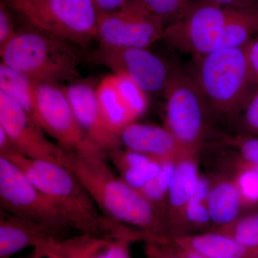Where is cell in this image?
I'll return each mask as SVG.
<instances>
[{
    "instance_id": "6da1fadb",
    "label": "cell",
    "mask_w": 258,
    "mask_h": 258,
    "mask_svg": "<svg viewBox=\"0 0 258 258\" xmlns=\"http://www.w3.org/2000/svg\"><path fill=\"white\" fill-rule=\"evenodd\" d=\"M107 158L106 153L64 151L62 165L81 181L102 215L110 221L143 232L147 241L160 242L169 237L164 215L139 190L115 175L107 164Z\"/></svg>"
},
{
    "instance_id": "7a4b0ae2",
    "label": "cell",
    "mask_w": 258,
    "mask_h": 258,
    "mask_svg": "<svg viewBox=\"0 0 258 258\" xmlns=\"http://www.w3.org/2000/svg\"><path fill=\"white\" fill-rule=\"evenodd\" d=\"M55 205L71 228L81 233L144 242L140 231L110 221L102 215L78 178L61 164L12 153L6 157Z\"/></svg>"
},
{
    "instance_id": "3957f363",
    "label": "cell",
    "mask_w": 258,
    "mask_h": 258,
    "mask_svg": "<svg viewBox=\"0 0 258 258\" xmlns=\"http://www.w3.org/2000/svg\"><path fill=\"white\" fill-rule=\"evenodd\" d=\"M72 44L37 30L17 32L0 49L2 63L37 84L77 81L79 57Z\"/></svg>"
},
{
    "instance_id": "277c9868",
    "label": "cell",
    "mask_w": 258,
    "mask_h": 258,
    "mask_svg": "<svg viewBox=\"0 0 258 258\" xmlns=\"http://www.w3.org/2000/svg\"><path fill=\"white\" fill-rule=\"evenodd\" d=\"M212 111L240 114L257 88L252 83L244 47L217 49L195 57L190 73Z\"/></svg>"
},
{
    "instance_id": "5b68a950",
    "label": "cell",
    "mask_w": 258,
    "mask_h": 258,
    "mask_svg": "<svg viewBox=\"0 0 258 258\" xmlns=\"http://www.w3.org/2000/svg\"><path fill=\"white\" fill-rule=\"evenodd\" d=\"M31 24L71 44L84 45L96 38L98 11L92 0H9Z\"/></svg>"
},
{
    "instance_id": "8992f818",
    "label": "cell",
    "mask_w": 258,
    "mask_h": 258,
    "mask_svg": "<svg viewBox=\"0 0 258 258\" xmlns=\"http://www.w3.org/2000/svg\"><path fill=\"white\" fill-rule=\"evenodd\" d=\"M165 125L183 147L197 152L208 128L212 111L192 76L175 68L164 91Z\"/></svg>"
},
{
    "instance_id": "52a82bcc",
    "label": "cell",
    "mask_w": 258,
    "mask_h": 258,
    "mask_svg": "<svg viewBox=\"0 0 258 258\" xmlns=\"http://www.w3.org/2000/svg\"><path fill=\"white\" fill-rule=\"evenodd\" d=\"M228 10L208 0L190 1L182 14L165 26L162 40L195 57L210 53L220 48Z\"/></svg>"
},
{
    "instance_id": "ba28073f",
    "label": "cell",
    "mask_w": 258,
    "mask_h": 258,
    "mask_svg": "<svg viewBox=\"0 0 258 258\" xmlns=\"http://www.w3.org/2000/svg\"><path fill=\"white\" fill-rule=\"evenodd\" d=\"M1 210L42 224L64 235L71 228L53 203L35 186L21 169L0 157Z\"/></svg>"
},
{
    "instance_id": "9c48e42d",
    "label": "cell",
    "mask_w": 258,
    "mask_h": 258,
    "mask_svg": "<svg viewBox=\"0 0 258 258\" xmlns=\"http://www.w3.org/2000/svg\"><path fill=\"white\" fill-rule=\"evenodd\" d=\"M36 94L39 125L64 151L79 154L105 152L83 132L63 86L51 83L37 84Z\"/></svg>"
},
{
    "instance_id": "30bf717a",
    "label": "cell",
    "mask_w": 258,
    "mask_h": 258,
    "mask_svg": "<svg viewBox=\"0 0 258 258\" xmlns=\"http://www.w3.org/2000/svg\"><path fill=\"white\" fill-rule=\"evenodd\" d=\"M165 25L144 11L134 0L119 10L98 13L96 38L99 46L110 48L144 47L162 39Z\"/></svg>"
},
{
    "instance_id": "8fae6325",
    "label": "cell",
    "mask_w": 258,
    "mask_h": 258,
    "mask_svg": "<svg viewBox=\"0 0 258 258\" xmlns=\"http://www.w3.org/2000/svg\"><path fill=\"white\" fill-rule=\"evenodd\" d=\"M94 58L111 69L113 74L128 78L146 93L164 92L175 69H171L159 56L144 47L99 46Z\"/></svg>"
},
{
    "instance_id": "7c38bea8",
    "label": "cell",
    "mask_w": 258,
    "mask_h": 258,
    "mask_svg": "<svg viewBox=\"0 0 258 258\" xmlns=\"http://www.w3.org/2000/svg\"><path fill=\"white\" fill-rule=\"evenodd\" d=\"M0 127L9 136L18 152L35 160L62 165L64 150L45 137V132L23 108L0 92Z\"/></svg>"
},
{
    "instance_id": "4fadbf2b",
    "label": "cell",
    "mask_w": 258,
    "mask_h": 258,
    "mask_svg": "<svg viewBox=\"0 0 258 258\" xmlns=\"http://www.w3.org/2000/svg\"><path fill=\"white\" fill-rule=\"evenodd\" d=\"M96 93L103 118L118 135L147 110L146 93L122 75L113 74L103 78L96 86Z\"/></svg>"
},
{
    "instance_id": "5bb4252c",
    "label": "cell",
    "mask_w": 258,
    "mask_h": 258,
    "mask_svg": "<svg viewBox=\"0 0 258 258\" xmlns=\"http://www.w3.org/2000/svg\"><path fill=\"white\" fill-rule=\"evenodd\" d=\"M76 119L85 134L105 152L123 147L118 134L114 133L103 118L98 104L96 86L89 81H77L63 86Z\"/></svg>"
},
{
    "instance_id": "9a60e30c",
    "label": "cell",
    "mask_w": 258,
    "mask_h": 258,
    "mask_svg": "<svg viewBox=\"0 0 258 258\" xmlns=\"http://www.w3.org/2000/svg\"><path fill=\"white\" fill-rule=\"evenodd\" d=\"M118 136L123 147L159 162L178 161L186 154L197 153L183 147L166 127L134 122L122 129Z\"/></svg>"
},
{
    "instance_id": "2e32d148",
    "label": "cell",
    "mask_w": 258,
    "mask_h": 258,
    "mask_svg": "<svg viewBox=\"0 0 258 258\" xmlns=\"http://www.w3.org/2000/svg\"><path fill=\"white\" fill-rule=\"evenodd\" d=\"M132 241L82 234L37 247L47 258H131Z\"/></svg>"
},
{
    "instance_id": "e0dca14e",
    "label": "cell",
    "mask_w": 258,
    "mask_h": 258,
    "mask_svg": "<svg viewBox=\"0 0 258 258\" xmlns=\"http://www.w3.org/2000/svg\"><path fill=\"white\" fill-rule=\"evenodd\" d=\"M200 176L196 153L186 154L176 162L165 211L169 237L186 234L185 209L196 189Z\"/></svg>"
},
{
    "instance_id": "ac0fdd59",
    "label": "cell",
    "mask_w": 258,
    "mask_h": 258,
    "mask_svg": "<svg viewBox=\"0 0 258 258\" xmlns=\"http://www.w3.org/2000/svg\"><path fill=\"white\" fill-rule=\"evenodd\" d=\"M63 235L38 222L0 210V258H10L28 247H42Z\"/></svg>"
},
{
    "instance_id": "d6986e66",
    "label": "cell",
    "mask_w": 258,
    "mask_h": 258,
    "mask_svg": "<svg viewBox=\"0 0 258 258\" xmlns=\"http://www.w3.org/2000/svg\"><path fill=\"white\" fill-rule=\"evenodd\" d=\"M170 238L212 258H258V247L245 245L214 231Z\"/></svg>"
},
{
    "instance_id": "ffe728a7",
    "label": "cell",
    "mask_w": 258,
    "mask_h": 258,
    "mask_svg": "<svg viewBox=\"0 0 258 258\" xmlns=\"http://www.w3.org/2000/svg\"><path fill=\"white\" fill-rule=\"evenodd\" d=\"M208 207L212 230L236 221L244 206L235 180L222 179L215 181L210 186Z\"/></svg>"
},
{
    "instance_id": "44dd1931",
    "label": "cell",
    "mask_w": 258,
    "mask_h": 258,
    "mask_svg": "<svg viewBox=\"0 0 258 258\" xmlns=\"http://www.w3.org/2000/svg\"><path fill=\"white\" fill-rule=\"evenodd\" d=\"M36 88L37 83L1 62L0 92L21 107L39 125Z\"/></svg>"
},
{
    "instance_id": "7402d4cb",
    "label": "cell",
    "mask_w": 258,
    "mask_h": 258,
    "mask_svg": "<svg viewBox=\"0 0 258 258\" xmlns=\"http://www.w3.org/2000/svg\"><path fill=\"white\" fill-rule=\"evenodd\" d=\"M258 34V8H229L220 48L245 46Z\"/></svg>"
},
{
    "instance_id": "603a6c76",
    "label": "cell",
    "mask_w": 258,
    "mask_h": 258,
    "mask_svg": "<svg viewBox=\"0 0 258 258\" xmlns=\"http://www.w3.org/2000/svg\"><path fill=\"white\" fill-rule=\"evenodd\" d=\"M210 183L205 176H200L196 189L185 209L186 234L191 235L193 230L203 232L212 230V224L209 214L208 199Z\"/></svg>"
},
{
    "instance_id": "cb8c5ba5",
    "label": "cell",
    "mask_w": 258,
    "mask_h": 258,
    "mask_svg": "<svg viewBox=\"0 0 258 258\" xmlns=\"http://www.w3.org/2000/svg\"><path fill=\"white\" fill-rule=\"evenodd\" d=\"M177 161H166L161 163V168L157 176L139 190L158 211L165 217L168 192Z\"/></svg>"
},
{
    "instance_id": "d4e9b609",
    "label": "cell",
    "mask_w": 258,
    "mask_h": 258,
    "mask_svg": "<svg viewBox=\"0 0 258 258\" xmlns=\"http://www.w3.org/2000/svg\"><path fill=\"white\" fill-rule=\"evenodd\" d=\"M211 231L228 236L245 245L258 247V210L239 217L230 225Z\"/></svg>"
},
{
    "instance_id": "484cf974",
    "label": "cell",
    "mask_w": 258,
    "mask_h": 258,
    "mask_svg": "<svg viewBox=\"0 0 258 258\" xmlns=\"http://www.w3.org/2000/svg\"><path fill=\"white\" fill-rule=\"evenodd\" d=\"M237 166L233 179L240 191L244 208H256L258 207V172L253 166L242 160Z\"/></svg>"
},
{
    "instance_id": "4316f807",
    "label": "cell",
    "mask_w": 258,
    "mask_h": 258,
    "mask_svg": "<svg viewBox=\"0 0 258 258\" xmlns=\"http://www.w3.org/2000/svg\"><path fill=\"white\" fill-rule=\"evenodd\" d=\"M149 15L161 19L164 25L179 18L191 0H134Z\"/></svg>"
},
{
    "instance_id": "83f0119b",
    "label": "cell",
    "mask_w": 258,
    "mask_h": 258,
    "mask_svg": "<svg viewBox=\"0 0 258 258\" xmlns=\"http://www.w3.org/2000/svg\"><path fill=\"white\" fill-rule=\"evenodd\" d=\"M235 147L239 159L247 164L258 166V137L240 134L227 142Z\"/></svg>"
},
{
    "instance_id": "f1b7e54d",
    "label": "cell",
    "mask_w": 258,
    "mask_h": 258,
    "mask_svg": "<svg viewBox=\"0 0 258 258\" xmlns=\"http://www.w3.org/2000/svg\"><path fill=\"white\" fill-rule=\"evenodd\" d=\"M242 134L258 137V88L241 112Z\"/></svg>"
},
{
    "instance_id": "f546056e",
    "label": "cell",
    "mask_w": 258,
    "mask_h": 258,
    "mask_svg": "<svg viewBox=\"0 0 258 258\" xmlns=\"http://www.w3.org/2000/svg\"><path fill=\"white\" fill-rule=\"evenodd\" d=\"M13 18L5 3L0 5V49L5 47L16 35Z\"/></svg>"
},
{
    "instance_id": "4dcf8cb0",
    "label": "cell",
    "mask_w": 258,
    "mask_h": 258,
    "mask_svg": "<svg viewBox=\"0 0 258 258\" xmlns=\"http://www.w3.org/2000/svg\"><path fill=\"white\" fill-rule=\"evenodd\" d=\"M249 74L252 83L258 88V36L254 37L244 46Z\"/></svg>"
},
{
    "instance_id": "1f68e13d",
    "label": "cell",
    "mask_w": 258,
    "mask_h": 258,
    "mask_svg": "<svg viewBox=\"0 0 258 258\" xmlns=\"http://www.w3.org/2000/svg\"><path fill=\"white\" fill-rule=\"evenodd\" d=\"M144 243L145 258H181L165 242L147 241Z\"/></svg>"
},
{
    "instance_id": "d6a6232c",
    "label": "cell",
    "mask_w": 258,
    "mask_h": 258,
    "mask_svg": "<svg viewBox=\"0 0 258 258\" xmlns=\"http://www.w3.org/2000/svg\"><path fill=\"white\" fill-rule=\"evenodd\" d=\"M161 242H165L176 254L181 258H212L195 249L176 243L170 237H168Z\"/></svg>"
},
{
    "instance_id": "836d02e7",
    "label": "cell",
    "mask_w": 258,
    "mask_h": 258,
    "mask_svg": "<svg viewBox=\"0 0 258 258\" xmlns=\"http://www.w3.org/2000/svg\"><path fill=\"white\" fill-rule=\"evenodd\" d=\"M98 13H109L119 10L129 0H92Z\"/></svg>"
},
{
    "instance_id": "e575fe53",
    "label": "cell",
    "mask_w": 258,
    "mask_h": 258,
    "mask_svg": "<svg viewBox=\"0 0 258 258\" xmlns=\"http://www.w3.org/2000/svg\"><path fill=\"white\" fill-rule=\"evenodd\" d=\"M222 6L234 8H258V0H208Z\"/></svg>"
},
{
    "instance_id": "d590c367",
    "label": "cell",
    "mask_w": 258,
    "mask_h": 258,
    "mask_svg": "<svg viewBox=\"0 0 258 258\" xmlns=\"http://www.w3.org/2000/svg\"><path fill=\"white\" fill-rule=\"evenodd\" d=\"M18 152L9 136L0 127V157H6L12 153Z\"/></svg>"
},
{
    "instance_id": "8d00e7d4",
    "label": "cell",
    "mask_w": 258,
    "mask_h": 258,
    "mask_svg": "<svg viewBox=\"0 0 258 258\" xmlns=\"http://www.w3.org/2000/svg\"><path fill=\"white\" fill-rule=\"evenodd\" d=\"M30 256H31L30 258H42V254L38 249L34 248L32 253L30 254Z\"/></svg>"
},
{
    "instance_id": "74e56055",
    "label": "cell",
    "mask_w": 258,
    "mask_h": 258,
    "mask_svg": "<svg viewBox=\"0 0 258 258\" xmlns=\"http://www.w3.org/2000/svg\"><path fill=\"white\" fill-rule=\"evenodd\" d=\"M251 165H252V164H251ZM254 166V169H256V170H257V172H258V166H255V165H252Z\"/></svg>"
}]
</instances>
